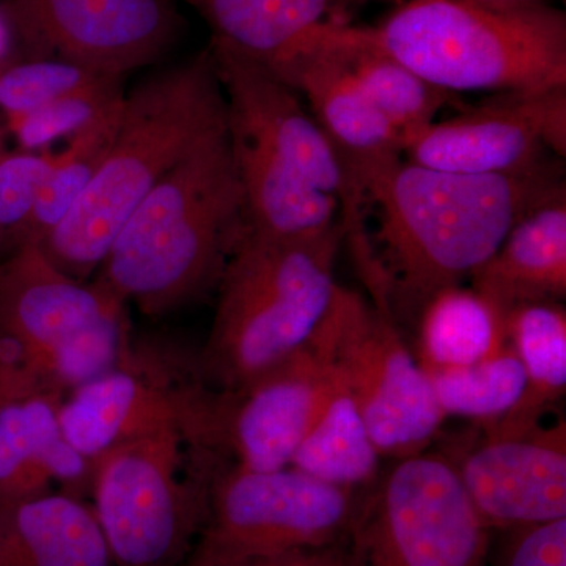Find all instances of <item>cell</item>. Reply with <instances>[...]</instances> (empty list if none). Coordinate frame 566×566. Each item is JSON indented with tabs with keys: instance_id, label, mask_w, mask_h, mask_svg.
I'll use <instances>...</instances> for the list:
<instances>
[{
	"instance_id": "cell-28",
	"label": "cell",
	"mask_w": 566,
	"mask_h": 566,
	"mask_svg": "<svg viewBox=\"0 0 566 566\" xmlns=\"http://www.w3.org/2000/svg\"><path fill=\"white\" fill-rule=\"evenodd\" d=\"M118 117L120 112L91 132L74 137L66 148L57 151V163L33 208L24 243H40L73 210L106 158Z\"/></svg>"
},
{
	"instance_id": "cell-22",
	"label": "cell",
	"mask_w": 566,
	"mask_h": 566,
	"mask_svg": "<svg viewBox=\"0 0 566 566\" xmlns=\"http://www.w3.org/2000/svg\"><path fill=\"white\" fill-rule=\"evenodd\" d=\"M211 29V46L271 65L345 0H185Z\"/></svg>"
},
{
	"instance_id": "cell-32",
	"label": "cell",
	"mask_w": 566,
	"mask_h": 566,
	"mask_svg": "<svg viewBox=\"0 0 566 566\" xmlns=\"http://www.w3.org/2000/svg\"><path fill=\"white\" fill-rule=\"evenodd\" d=\"M223 566H356L349 538L315 549L294 551L281 556L251 558Z\"/></svg>"
},
{
	"instance_id": "cell-21",
	"label": "cell",
	"mask_w": 566,
	"mask_h": 566,
	"mask_svg": "<svg viewBox=\"0 0 566 566\" xmlns=\"http://www.w3.org/2000/svg\"><path fill=\"white\" fill-rule=\"evenodd\" d=\"M323 31L360 91L400 134L403 145L412 134L436 122L439 112L457 106L455 93L434 87L379 50L368 39L365 25L327 20Z\"/></svg>"
},
{
	"instance_id": "cell-16",
	"label": "cell",
	"mask_w": 566,
	"mask_h": 566,
	"mask_svg": "<svg viewBox=\"0 0 566 566\" xmlns=\"http://www.w3.org/2000/svg\"><path fill=\"white\" fill-rule=\"evenodd\" d=\"M324 22L266 69L307 99L357 196L367 205L376 182L405 161L403 139L360 91L324 35Z\"/></svg>"
},
{
	"instance_id": "cell-2",
	"label": "cell",
	"mask_w": 566,
	"mask_h": 566,
	"mask_svg": "<svg viewBox=\"0 0 566 566\" xmlns=\"http://www.w3.org/2000/svg\"><path fill=\"white\" fill-rule=\"evenodd\" d=\"M210 51L226 96L245 227L304 237L340 221L349 244L365 243V202L300 93L260 63Z\"/></svg>"
},
{
	"instance_id": "cell-6",
	"label": "cell",
	"mask_w": 566,
	"mask_h": 566,
	"mask_svg": "<svg viewBox=\"0 0 566 566\" xmlns=\"http://www.w3.org/2000/svg\"><path fill=\"white\" fill-rule=\"evenodd\" d=\"M365 31L379 50L455 95L566 87V17L547 3L405 0Z\"/></svg>"
},
{
	"instance_id": "cell-14",
	"label": "cell",
	"mask_w": 566,
	"mask_h": 566,
	"mask_svg": "<svg viewBox=\"0 0 566 566\" xmlns=\"http://www.w3.org/2000/svg\"><path fill=\"white\" fill-rule=\"evenodd\" d=\"M476 427V424H475ZM449 458L490 531L566 517V423L476 427Z\"/></svg>"
},
{
	"instance_id": "cell-24",
	"label": "cell",
	"mask_w": 566,
	"mask_h": 566,
	"mask_svg": "<svg viewBox=\"0 0 566 566\" xmlns=\"http://www.w3.org/2000/svg\"><path fill=\"white\" fill-rule=\"evenodd\" d=\"M381 460L359 406L337 370L333 390L290 465L329 485L363 493L381 474Z\"/></svg>"
},
{
	"instance_id": "cell-26",
	"label": "cell",
	"mask_w": 566,
	"mask_h": 566,
	"mask_svg": "<svg viewBox=\"0 0 566 566\" xmlns=\"http://www.w3.org/2000/svg\"><path fill=\"white\" fill-rule=\"evenodd\" d=\"M427 375L444 416L474 424L501 420L515 409L526 389L523 365L509 344L479 363L428 370Z\"/></svg>"
},
{
	"instance_id": "cell-29",
	"label": "cell",
	"mask_w": 566,
	"mask_h": 566,
	"mask_svg": "<svg viewBox=\"0 0 566 566\" xmlns=\"http://www.w3.org/2000/svg\"><path fill=\"white\" fill-rule=\"evenodd\" d=\"M104 76L63 59H29L0 69V111L7 118L21 117L70 95Z\"/></svg>"
},
{
	"instance_id": "cell-4",
	"label": "cell",
	"mask_w": 566,
	"mask_h": 566,
	"mask_svg": "<svg viewBox=\"0 0 566 566\" xmlns=\"http://www.w3.org/2000/svg\"><path fill=\"white\" fill-rule=\"evenodd\" d=\"M227 123L210 48L125 95L106 158L70 214L40 241L59 270L85 282L102 268L137 205Z\"/></svg>"
},
{
	"instance_id": "cell-30",
	"label": "cell",
	"mask_w": 566,
	"mask_h": 566,
	"mask_svg": "<svg viewBox=\"0 0 566 566\" xmlns=\"http://www.w3.org/2000/svg\"><path fill=\"white\" fill-rule=\"evenodd\" d=\"M57 151L0 150V233L9 252L24 243L33 208Z\"/></svg>"
},
{
	"instance_id": "cell-10",
	"label": "cell",
	"mask_w": 566,
	"mask_h": 566,
	"mask_svg": "<svg viewBox=\"0 0 566 566\" xmlns=\"http://www.w3.org/2000/svg\"><path fill=\"white\" fill-rule=\"evenodd\" d=\"M491 539L449 458L422 452L364 491L349 547L356 566H490Z\"/></svg>"
},
{
	"instance_id": "cell-9",
	"label": "cell",
	"mask_w": 566,
	"mask_h": 566,
	"mask_svg": "<svg viewBox=\"0 0 566 566\" xmlns=\"http://www.w3.org/2000/svg\"><path fill=\"white\" fill-rule=\"evenodd\" d=\"M335 379L333 356L316 329L307 344L238 389L186 381L180 389L182 434L193 449L223 463L256 471L285 468Z\"/></svg>"
},
{
	"instance_id": "cell-11",
	"label": "cell",
	"mask_w": 566,
	"mask_h": 566,
	"mask_svg": "<svg viewBox=\"0 0 566 566\" xmlns=\"http://www.w3.org/2000/svg\"><path fill=\"white\" fill-rule=\"evenodd\" d=\"M318 331L379 455L401 460L424 452L446 416L392 314L338 285Z\"/></svg>"
},
{
	"instance_id": "cell-33",
	"label": "cell",
	"mask_w": 566,
	"mask_h": 566,
	"mask_svg": "<svg viewBox=\"0 0 566 566\" xmlns=\"http://www.w3.org/2000/svg\"><path fill=\"white\" fill-rule=\"evenodd\" d=\"M357 2V0H346V3ZM483 6L495 7V9H523V7L542 6L546 0H474Z\"/></svg>"
},
{
	"instance_id": "cell-5",
	"label": "cell",
	"mask_w": 566,
	"mask_h": 566,
	"mask_svg": "<svg viewBox=\"0 0 566 566\" xmlns=\"http://www.w3.org/2000/svg\"><path fill=\"white\" fill-rule=\"evenodd\" d=\"M342 222L304 237L245 227L221 279L210 334L193 375L208 389L233 390L307 344L333 304Z\"/></svg>"
},
{
	"instance_id": "cell-12",
	"label": "cell",
	"mask_w": 566,
	"mask_h": 566,
	"mask_svg": "<svg viewBox=\"0 0 566 566\" xmlns=\"http://www.w3.org/2000/svg\"><path fill=\"white\" fill-rule=\"evenodd\" d=\"M566 155V87L497 93L405 140V161L463 175H523Z\"/></svg>"
},
{
	"instance_id": "cell-8",
	"label": "cell",
	"mask_w": 566,
	"mask_h": 566,
	"mask_svg": "<svg viewBox=\"0 0 566 566\" xmlns=\"http://www.w3.org/2000/svg\"><path fill=\"white\" fill-rule=\"evenodd\" d=\"M363 494L293 465L256 471L216 461L202 531L182 566H223L345 542Z\"/></svg>"
},
{
	"instance_id": "cell-25",
	"label": "cell",
	"mask_w": 566,
	"mask_h": 566,
	"mask_svg": "<svg viewBox=\"0 0 566 566\" xmlns=\"http://www.w3.org/2000/svg\"><path fill=\"white\" fill-rule=\"evenodd\" d=\"M416 319V357L427 371L479 363L506 346L504 315L472 286L441 290Z\"/></svg>"
},
{
	"instance_id": "cell-7",
	"label": "cell",
	"mask_w": 566,
	"mask_h": 566,
	"mask_svg": "<svg viewBox=\"0 0 566 566\" xmlns=\"http://www.w3.org/2000/svg\"><path fill=\"white\" fill-rule=\"evenodd\" d=\"M214 463L178 427L96 458L92 512L112 564L182 566L202 531Z\"/></svg>"
},
{
	"instance_id": "cell-1",
	"label": "cell",
	"mask_w": 566,
	"mask_h": 566,
	"mask_svg": "<svg viewBox=\"0 0 566 566\" xmlns=\"http://www.w3.org/2000/svg\"><path fill=\"white\" fill-rule=\"evenodd\" d=\"M566 191L560 166L523 175L441 172L409 161L376 182L374 303L417 318L441 290L463 285L528 211ZM397 322V319H395Z\"/></svg>"
},
{
	"instance_id": "cell-13",
	"label": "cell",
	"mask_w": 566,
	"mask_h": 566,
	"mask_svg": "<svg viewBox=\"0 0 566 566\" xmlns=\"http://www.w3.org/2000/svg\"><path fill=\"white\" fill-rule=\"evenodd\" d=\"M3 10L31 59H63L122 77L158 61L181 21L174 0H6Z\"/></svg>"
},
{
	"instance_id": "cell-19",
	"label": "cell",
	"mask_w": 566,
	"mask_h": 566,
	"mask_svg": "<svg viewBox=\"0 0 566 566\" xmlns=\"http://www.w3.org/2000/svg\"><path fill=\"white\" fill-rule=\"evenodd\" d=\"M471 286L505 314L516 305L560 303L566 294V191L520 219Z\"/></svg>"
},
{
	"instance_id": "cell-18",
	"label": "cell",
	"mask_w": 566,
	"mask_h": 566,
	"mask_svg": "<svg viewBox=\"0 0 566 566\" xmlns=\"http://www.w3.org/2000/svg\"><path fill=\"white\" fill-rule=\"evenodd\" d=\"M161 364L139 357L63 397L59 419L66 441L93 464L114 447L180 427V382Z\"/></svg>"
},
{
	"instance_id": "cell-34",
	"label": "cell",
	"mask_w": 566,
	"mask_h": 566,
	"mask_svg": "<svg viewBox=\"0 0 566 566\" xmlns=\"http://www.w3.org/2000/svg\"><path fill=\"white\" fill-rule=\"evenodd\" d=\"M10 31L9 22L0 17V61L6 57L7 50H9Z\"/></svg>"
},
{
	"instance_id": "cell-23",
	"label": "cell",
	"mask_w": 566,
	"mask_h": 566,
	"mask_svg": "<svg viewBox=\"0 0 566 566\" xmlns=\"http://www.w3.org/2000/svg\"><path fill=\"white\" fill-rule=\"evenodd\" d=\"M506 344L526 375L520 403L497 422L479 427L526 430L542 422L566 390V314L560 303L516 305L504 314Z\"/></svg>"
},
{
	"instance_id": "cell-20",
	"label": "cell",
	"mask_w": 566,
	"mask_h": 566,
	"mask_svg": "<svg viewBox=\"0 0 566 566\" xmlns=\"http://www.w3.org/2000/svg\"><path fill=\"white\" fill-rule=\"evenodd\" d=\"M0 566H114L92 506L66 493L0 504Z\"/></svg>"
},
{
	"instance_id": "cell-17",
	"label": "cell",
	"mask_w": 566,
	"mask_h": 566,
	"mask_svg": "<svg viewBox=\"0 0 566 566\" xmlns=\"http://www.w3.org/2000/svg\"><path fill=\"white\" fill-rule=\"evenodd\" d=\"M63 395L17 365L0 363V504L52 493L91 494L93 464L66 441Z\"/></svg>"
},
{
	"instance_id": "cell-31",
	"label": "cell",
	"mask_w": 566,
	"mask_h": 566,
	"mask_svg": "<svg viewBox=\"0 0 566 566\" xmlns=\"http://www.w3.org/2000/svg\"><path fill=\"white\" fill-rule=\"evenodd\" d=\"M493 532L490 566H566V517Z\"/></svg>"
},
{
	"instance_id": "cell-15",
	"label": "cell",
	"mask_w": 566,
	"mask_h": 566,
	"mask_svg": "<svg viewBox=\"0 0 566 566\" xmlns=\"http://www.w3.org/2000/svg\"><path fill=\"white\" fill-rule=\"evenodd\" d=\"M125 314L126 304L102 282L70 277L39 243L18 245L0 259V360L22 368L40 386L63 346Z\"/></svg>"
},
{
	"instance_id": "cell-3",
	"label": "cell",
	"mask_w": 566,
	"mask_h": 566,
	"mask_svg": "<svg viewBox=\"0 0 566 566\" xmlns=\"http://www.w3.org/2000/svg\"><path fill=\"white\" fill-rule=\"evenodd\" d=\"M244 229L243 188L226 123L137 205L96 281L144 315L172 314L216 292Z\"/></svg>"
},
{
	"instance_id": "cell-27",
	"label": "cell",
	"mask_w": 566,
	"mask_h": 566,
	"mask_svg": "<svg viewBox=\"0 0 566 566\" xmlns=\"http://www.w3.org/2000/svg\"><path fill=\"white\" fill-rule=\"evenodd\" d=\"M122 76L103 80L21 117L7 118L21 150L50 151L55 142L73 140L115 117L125 102Z\"/></svg>"
}]
</instances>
